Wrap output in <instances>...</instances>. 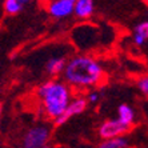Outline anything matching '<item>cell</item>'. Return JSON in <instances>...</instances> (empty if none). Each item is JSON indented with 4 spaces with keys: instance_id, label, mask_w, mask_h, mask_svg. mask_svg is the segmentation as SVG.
I'll list each match as a JSON object with an SVG mask.
<instances>
[{
    "instance_id": "cell-1",
    "label": "cell",
    "mask_w": 148,
    "mask_h": 148,
    "mask_svg": "<svg viewBox=\"0 0 148 148\" xmlns=\"http://www.w3.org/2000/svg\"><path fill=\"white\" fill-rule=\"evenodd\" d=\"M62 76L73 91L82 92L100 86L104 82L106 73L97 59L90 55H75L68 59Z\"/></svg>"
},
{
    "instance_id": "cell-2",
    "label": "cell",
    "mask_w": 148,
    "mask_h": 148,
    "mask_svg": "<svg viewBox=\"0 0 148 148\" xmlns=\"http://www.w3.org/2000/svg\"><path fill=\"white\" fill-rule=\"evenodd\" d=\"M36 96L43 114L51 120H56L64 114L69 101L72 100L73 90L66 80L53 77L40 84L36 91Z\"/></svg>"
},
{
    "instance_id": "cell-3",
    "label": "cell",
    "mask_w": 148,
    "mask_h": 148,
    "mask_svg": "<svg viewBox=\"0 0 148 148\" xmlns=\"http://www.w3.org/2000/svg\"><path fill=\"white\" fill-rule=\"evenodd\" d=\"M51 139V128L44 124L34 125L27 130L23 136L24 148H44Z\"/></svg>"
},
{
    "instance_id": "cell-4",
    "label": "cell",
    "mask_w": 148,
    "mask_h": 148,
    "mask_svg": "<svg viewBox=\"0 0 148 148\" xmlns=\"http://www.w3.org/2000/svg\"><path fill=\"white\" fill-rule=\"evenodd\" d=\"M88 104H90V101H88L87 96H84V95H76V96H73L72 100L69 101L67 110L64 111V114H63L62 116H59L56 120H53V123H55L56 125H62V124L67 123L71 117L83 114V112L87 110Z\"/></svg>"
},
{
    "instance_id": "cell-5",
    "label": "cell",
    "mask_w": 148,
    "mask_h": 148,
    "mask_svg": "<svg viewBox=\"0 0 148 148\" xmlns=\"http://www.w3.org/2000/svg\"><path fill=\"white\" fill-rule=\"evenodd\" d=\"M130 131V125L124 124L119 119H110L104 120L97 128V134L100 139H111L117 136H124Z\"/></svg>"
},
{
    "instance_id": "cell-6",
    "label": "cell",
    "mask_w": 148,
    "mask_h": 148,
    "mask_svg": "<svg viewBox=\"0 0 148 148\" xmlns=\"http://www.w3.org/2000/svg\"><path fill=\"white\" fill-rule=\"evenodd\" d=\"M76 0H49L47 3V12L51 17L62 20L75 14Z\"/></svg>"
},
{
    "instance_id": "cell-7",
    "label": "cell",
    "mask_w": 148,
    "mask_h": 148,
    "mask_svg": "<svg viewBox=\"0 0 148 148\" xmlns=\"http://www.w3.org/2000/svg\"><path fill=\"white\" fill-rule=\"evenodd\" d=\"M67 62L68 60L66 58H63V56H52V58H49L45 62V66H44L45 72L48 73L51 77H56L59 75H63L67 66Z\"/></svg>"
},
{
    "instance_id": "cell-8",
    "label": "cell",
    "mask_w": 148,
    "mask_h": 148,
    "mask_svg": "<svg viewBox=\"0 0 148 148\" xmlns=\"http://www.w3.org/2000/svg\"><path fill=\"white\" fill-rule=\"evenodd\" d=\"M95 12V0H76L75 16L79 20H88Z\"/></svg>"
},
{
    "instance_id": "cell-9",
    "label": "cell",
    "mask_w": 148,
    "mask_h": 148,
    "mask_svg": "<svg viewBox=\"0 0 148 148\" xmlns=\"http://www.w3.org/2000/svg\"><path fill=\"white\" fill-rule=\"evenodd\" d=\"M117 119L120 121H123L124 124H127V125L131 127L135 121V112L131 106H128V104H120V106L117 107Z\"/></svg>"
},
{
    "instance_id": "cell-10",
    "label": "cell",
    "mask_w": 148,
    "mask_h": 148,
    "mask_svg": "<svg viewBox=\"0 0 148 148\" xmlns=\"http://www.w3.org/2000/svg\"><path fill=\"white\" fill-rule=\"evenodd\" d=\"M132 40L136 45H143L148 40V21H141L135 27Z\"/></svg>"
},
{
    "instance_id": "cell-11",
    "label": "cell",
    "mask_w": 148,
    "mask_h": 148,
    "mask_svg": "<svg viewBox=\"0 0 148 148\" xmlns=\"http://www.w3.org/2000/svg\"><path fill=\"white\" fill-rule=\"evenodd\" d=\"M97 148H128V140L124 136L111 139H101Z\"/></svg>"
},
{
    "instance_id": "cell-12",
    "label": "cell",
    "mask_w": 148,
    "mask_h": 148,
    "mask_svg": "<svg viewBox=\"0 0 148 148\" xmlns=\"http://www.w3.org/2000/svg\"><path fill=\"white\" fill-rule=\"evenodd\" d=\"M24 4L21 3L20 0H4L3 7H4V12L10 16H15L19 12H21Z\"/></svg>"
},
{
    "instance_id": "cell-13",
    "label": "cell",
    "mask_w": 148,
    "mask_h": 148,
    "mask_svg": "<svg viewBox=\"0 0 148 148\" xmlns=\"http://www.w3.org/2000/svg\"><path fill=\"white\" fill-rule=\"evenodd\" d=\"M136 86H138V90L140 91L141 95L148 97V75H144V76H141V77H139Z\"/></svg>"
},
{
    "instance_id": "cell-14",
    "label": "cell",
    "mask_w": 148,
    "mask_h": 148,
    "mask_svg": "<svg viewBox=\"0 0 148 148\" xmlns=\"http://www.w3.org/2000/svg\"><path fill=\"white\" fill-rule=\"evenodd\" d=\"M87 99H88L90 104H96V103H99V100L101 99V93H100L97 90H92V91H90L88 95H87Z\"/></svg>"
},
{
    "instance_id": "cell-15",
    "label": "cell",
    "mask_w": 148,
    "mask_h": 148,
    "mask_svg": "<svg viewBox=\"0 0 148 148\" xmlns=\"http://www.w3.org/2000/svg\"><path fill=\"white\" fill-rule=\"evenodd\" d=\"M23 4H27V3H32V1H36V0H20Z\"/></svg>"
},
{
    "instance_id": "cell-16",
    "label": "cell",
    "mask_w": 148,
    "mask_h": 148,
    "mask_svg": "<svg viewBox=\"0 0 148 148\" xmlns=\"http://www.w3.org/2000/svg\"><path fill=\"white\" fill-rule=\"evenodd\" d=\"M143 1H144V3H145V4H147V5H148V0H143Z\"/></svg>"
},
{
    "instance_id": "cell-17",
    "label": "cell",
    "mask_w": 148,
    "mask_h": 148,
    "mask_svg": "<svg viewBox=\"0 0 148 148\" xmlns=\"http://www.w3.org/2000/svg\"><path fill=\"white\" fill-rule=\"evenodd\" d=\"M44 148H51V147H48V145H47V147H44Z\"/></svg>"
},
{
    "instance_id": "cell-18",
    "label": "cell",
    "mask_w": 148,
    "mask_h": 148,
    "mask_svg": "<svg viewBox=\"0 0 148 148\" xmlns=\"http://www.w3.org/2000/svg\"><path fill=\"white\" fill-rule=\"evenodd\" d=\"M16 148H24V147H16Z\"/></svg>"
}]
</instances>
